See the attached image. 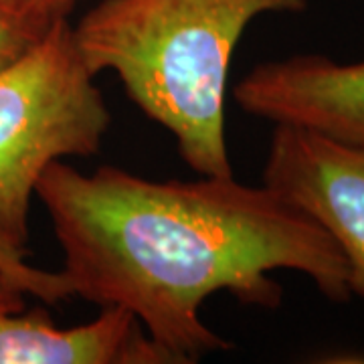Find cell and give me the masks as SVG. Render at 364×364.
I'll use <instances>...</instances> for the list:
<instances>
[{"label":"cell","mask_w":364,"mask_h":364,"mask_svg":"<svg viewBox=\"0 0 364 364\" xmlns=\"http://www.w3.org/2000/svg\"><path fill=\"white\" fill-rule=\"evenodd\" d=\"M13 282L28 296L45 304L71 298L73 291L63 272H45L26 261V249L0 239V284Z\"/></svg>","instance_id":"52a82bcc"},{"label":"cell","mask_w":364,"mask_h":364,"mask_svg":"<svg viewBox=\"0 0 364 364\" xmlns=\"http://www.w3.org/2000/svg\"><path fill=\"white\" fill-rule=\"evenodd\" d=\"M35 196L63 249L73 296L136 316L176 364L231 348L203 322L205 299L225 291L277 310L284 287L272 275L279 269L306 275L330 301L352 299L330 235L269 186L235 174L150 181L117 166L85 174L55 160Z\"/></svg>","instance_id":"6da1fadb"},{"label":"cell","mask_w":364,"mask_h":364,"mask_svg":"<svg viewBox=\"0 0 364 364\" xmlns=\"http://www.w3.org/2000/svg\"><path fill=\"white\" fill-rule=\"evenodd\" d=\"M0 2L18 11L55 21V18H69L71 11L81 0H0Z\"/></svg>","instance_id":"9c48e42d"},{"label":"cell","mask_w":364,"mask_h":364,"mask_svg":"<svg viewBox=\"0 0 364 364\" xmlns=\"http://www.w3.org/2000/svg\"><path fill=\"white\" fill-rule=\"evenodd\" d=\"M55 21L0 2V69L14 63L33 45H37Z\"/></svg>","instance_id":"ba28073f"},{"label":"cell","mask_w":364,"mask_h":364,"mask_svg":"<svg viewBox=\"0 0 364 364\" xmlns=\"http://www.w3.org/2000/svg\"><path fill=\"white\" fill-rule=\"evenodd\" d=\"M23 296L13 282L0 284V364H176L122 308L59 328L45 308L25 310Z\"/></svg>","instance_id":"8992f818"},{"label":"cell","mask_w":364,"mask_h":364,"mask_svg":"<svg viewBox=\"0 0 364 364\" xmlns=\"http://www.w3.org/2000/svg\"><path fill=\"white\" fill-rule=\"evenodd\" d=\"M310 0H100L73 25L85 67L116 73L134 104L174 136L198 176H233L225 102L237 43L263 14Z\"/></svg>","instance_id":"7a4b0ae2"},{"label":"cell","mask_w":364,"mask_h":364,"mask_svg":"<svg viewBox=\"0 0 364 364\" xmlns=\"http://www.w3.org/2000/svg\"><path fill=\"white\" fill-rule=\"evenodd\" d=\"M263 184L330 235L346 261L352 298L364 304V144L275 124Z\"/></svg>","instance_id":"277c9868"},{"label":"cell","mask_w":364,"mask_h":364,"mask_svg":"<svg viewBox=\"0 0 364 364\" xmlns=\"http://www.w3.org/2000/svg\"><path fill=\"white\" fill-rule=\"evenodd\" d=\"M112 124L69 18L0 69V239L26 249L37 182L55 160L102 150Z\"/></svg>","instance_id":"3957f363"},{"label":"cell","mask_w":364,"mask_h":364,"mask_svg":"<svg viewBox=\"0 0 364 364\" xmlns=\"http://www.w3.org/2000/svg\"><path fill=\"white\" fill-rule=\"evenodd\" d=\"M247 116L364 144V61L306 53L255 65L233 87Z\"/></svg>","instance_id":"5b68a950"}]
</instances>
